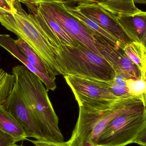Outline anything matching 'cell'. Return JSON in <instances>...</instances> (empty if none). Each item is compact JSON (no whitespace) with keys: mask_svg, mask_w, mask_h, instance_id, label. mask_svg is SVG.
<instances>
[{"mask_svg":"<svg viewBox=\"0 0 146 146\" xmlns=\"http://www.w3.org/2000/svg\"><path fill=\"white\" fill-rule=\"evenodd\" d=\"M14 6L15 26L13 33L33 50L55 80L56 76L63 73L56 61L55 49L40 26L31 15L25 11L19 0H15Z\"/></svg>","mask_w":146,"mask_h":146,"instance_id":"obj_4","label":"cell"},{"mask_svg":"<svg viewBox=\"0 0 146 146\" xmlns=\"http://www.w3.org/2000/svg\"><path fill=\"white\" fill-rule=\"evenodd\" d=\"M116 17L123 29L132 41L145 45L146 12L142 11L133 15H120Z\"/></svg>","mask_w":146,"mask_h":146,"instance_id":"obj_10","label":"cell"},{"mask_svg":"<svg viewBox=\"0 0 146 146\" xmlns=\"http://www.w3.org/2000/svg\"><path fill=\"white\" fill-rule=\"evenodd\" d=\"M110 89L114 96L118 99H127L135 98L132 96L127 87L119 86L114 80L110 81Z\"/></svg>","mask_w":146,"mask_h":146,"instance_id":"obj_20","label":"cell"},{"mask_svg":"<svg viewBox=\"0 0 146 146\" xmlns=\"http://www.w3.org/2000/svg\"><path fill=\"white\" fill-rule=\"evenodd\" d=\"M15 86L25 104L39 123L46 141L64 142L59 127V118L41 80L25 66L13 68Z\"/></svg>","mask_w":146,"mask_h":146,"instance_id":"obj_1","label":"cell"},{"mask_svg":"<svg viewBox=\"0 0 146 146\" xmlns=\"http://www.w3.org/2000/svg\"><path fill=\"white\" fill-rule=\"evenodd\" d=\"M18 142L17 140L0 130V146H11Z\"/></svg>","mask_w":146,"mask_h":146,"instance_id":"obj_21","label":"cell"},{"mask_svg":"<svg viewBox=\"0 0 146 146\" xmlns=\"http://www.w3.org/2000/svg\"><path fill=\"white\" fill-rule=\"evenodd\" d=\"M15 0H0V23L13 33L14 30Z\"/></svg>","mask_w":146,"mask_h":146,"instance_id":"obj_17","label":"cell"},{"mask_svg":"<svg viewBox=\"0 0 146 146\" xmlns=\"http://www.w3.org/2000/svg\"><path fill=\"white\" fill-rule=\"evenodd\" d=\"M127 87L130 93L141 100L146 109V73L141 74L140 78L126 80Z\"/></svg>","mask_w":146,"mask_h":146,"instance_id":"obj_18","label":"cell"},{"mask_svg":"<svg viewBox=\"0 0 146 146\" xmlns=\"http://www.w3.org/2000/svg\"><path fill=\"white\" fill-rule=\"evenodd\" d=\"M11 146H23L22 145H16V144H14L13 145H12Z\"/></svg>","mask_w":146,"mask_h":146,"instance_id":"obj_27","label":"cell"},{"mask_svg":"<svg viewBox=\"0 0 146 146\" xmlns=\"http://www.w3.org/2000/svg\"><path fill=\"white\" fill-rule=\"evenodd\" d=\"M94 37L95 45L100 56L111 65L116 73L127 80L140 78V71L128 58L123 49L115 47L97 33Z\"/></svg>","mask_w":146,"mask_h":146,"instance_id":"obj_7","label":"cell"},{"mask_svg":"<svg viewBox=\"0 0 146 146\" xmlns=\"http://www.w3.org/2000/svg\"><path fill=\"white\" fill-rule=\"evenodd\" d=\"M63 4L68 12L80 21L93 31L105 38L116 48L123 49L124 47L122 44L114 36L106 31L97 22L82 13L76 9L75 7H73L65 3V1H63Z\"/></svg>","mask_w":146,"mask_h":146,"instance_id":"obj_12","label":"cell"},{"mask_svg":"<svg viewBox=\"0 0 146 146\" xmlns=\"http://www.w3.org/2000/svg\"><path fill=\"white\" fill-rule=\"evenodd\" d=\"M15 42L18 48L30 64L35 67L40 72L48 75L53 79L51 74L44 63L36 52L25 41L18 38L17 40H15Z\"/></svg>","mask_w":146,"mask_h":146,"instance_id":"obj_16","label":"cell"},{"mask_svg":"<svg viewBox=\"0 0 146 146\" xmlns=\"http://www.w3.org/2000/svg\"><path fill=\"white\" fill-rule=\"evenodd\" d=\"M75 7L114 36L124 47L132 41L118 22L116 16L96 3H78Z\"/></svg>","mask_w":146,"mask_h":146,"instance_id":"obj_9","label":"cell"},{"mask_svg":"<svg viewBox=\"0 0 146 146\" xmlns=\"http://www.w3.org/2000/svg\"><path fill=\"white\" fill-rule=\"evenodd\" d=\"M126 80L127 79L117 73H115V75L113 79L114 81L117 85L124 87H127Z\"/></svg>","mask_w":146,"mask_h":146,"instance_id":"obj_24","label":"cell"},{"mask_svg":"<svg viewBox=\"0 0 146 146\" xmlns=\"http://www.w3.org/2000/svg\"><path fill=\"white\" fill-rule=\"evenodd\" d=\"M15 77L0 68V106H3L12 92L15 84Z\"/></svg>","mask_w":146,"mask_h":146,"instance_id":"obj_19","label":"cell"},{"mask_svg":"<svg viewBox=\"0 0 146 146\" xmlns=\"http://www.w3.org/2000/svg\"><path fill=\"white\" fill-rule=\"evenodd\" d=\"M146 124V109L144 105L122 113L106 127L96 146H125L132 144Z\"/></svg>","mask_w":146,"mask_h":146,"instance_id":"obj_5","label":"cell"},{"mask_svg":"<svg viewBox=\"0 0 146 146\" xmlns=\"http://www.w3.org/2000/svg\"><path fill=\"white\" fill-rule=\"evenodd\" d=\"M145 47H146V41L145 44Z\"/></svg>","mask_w":146,"mask_h":146,"instance_id":"obj_29","label":"cell"},{"mask_svg":"<svg viewBox=\"0 0 146 146\" xmlns=\"http://www.w3.org/2000/svg\"><path fill=\"white\" fill-rule=\"evenodd\" d=\"M143 105L136 98L120 99L108 110L90 109L79 106L78 120L69 146H96L99 137L110 122L118 115Z\"/></svg>","mask_w":146,"mask_h":146,"instance_id":"obj_2","label":"cell"},{"mask_svg":"<svg viewBox=\"0 0 146 146\" xmlns=\"http://www.w3.org/2000/svg\"><path fill=\"white\" fill-rule=\"evenodd\" d=\"M0 46L22 62L29 71L36 74L42 80L47 89L51 91L55 90L56 88L55 81L48 75L40 72L30 64L18 48L15 40L13 39L10 36L7 34H0Z\"/></svg>","mask_w":146,"mask_h":146,"instance_id":"obj_11","label":"cell"},{"mask_svg":"<svg viewBox=\"0 0 146 146\" xmlns=\"http://www.w3.org/2000/svg\"><path fill=\"white\" fill-rule=\"evenodd\" d=\"M135 3H139V4H146V0H133Z\"/></svg>","mask_w":146,"mask_h":146,"instance_id":"obj_26","label":"cell"},{"mask_svg":"<svg viewBox=\"0 0 146 146\" xmlns=\"http://www.w3.org/2000/svg\"><path fill=\"white\" fill-rule=\"evenodd\" d=\"M99 1V0H69L68 2L77 3V4L78 3H98Z\"/></svg>","mask_w":146,"mask_h":146,"instance_id":"obj_25","label":"cell"},{"mask_svg":"<svg viewBox=\"0 0 146 146\" xmlns=\"http://www.w3.org/2000/svg\"><path fill=\"white\" fill-rule=\"evenodd\" d=\"M124 53L138 68L141 74L146 73V47L142 44L133 42L124 47Z\"/></svg>","mask_w":146,"mask_h":146,"instance_id":"obj_15","label":"cell"},{"mask_svg":"<svg viewBox=\"0 0 146 146\" xmlns=\"http://www.w3.org/2000/svg\"><path fill=\"white\" fill-rule=\"evenodd\" d=\"M35 146H69L66 142H54L48 141H31Z\"/></svg>","mask_w":146,"mask_h":146,"instance_id":"obj_22","label":"cell"},{"mask_svg":"<svg viewBox=\"0 0 146 146\" xmlns=\"http://www.w3.org/2000/svg\"><path fill=\"white\" fill-rule=\"evenodd\" d=\"M54 1H65V0H54Z\"/></svg>","mask_w":146,"mask_h":146,"instance_id":"obj_28","label":"cell"},{"mask_svg":"<svg viewBox=\"0 0 146 146\" xmlns=\"http://www.w3.org/2000/svg\"><path fill=\"white\" fill-rule=\"evenodd\" d=\"M3 106L23 127L27 138H33L39 141H46L38 122L23 101L15 86Z\"/></svg>","mask_w":146,"mask_h":146,"instance_id":"obj_8","label":"cell"},{"mask_svg":"<svg viewBox=\"0 0 146 146\" xmlns=\"http://www.w3.org/2000/svg\"><path fill=\"white\" fill-rule=\"evenodd\" d=\"M133 143L141 146H146V124L139 133Z\"/></svg>","mask_w":146,"mask_h":146,"instance_id":"obj_23","label":"cell"},{"mask_svg":"<svg viewBox=\"0 0 146 146\" xmlns=\"http://www.w3.org/2000/svg\"><path fill=\"white\" fill-rule=\"evenodd\" d=\"M0 130L11 135L18 141L27 138L23 127L3 106H0Z\"/></svg>","mask_w":146,"mask_h":146,"instance_id":"obj_13","label":"cell"},{"mask_svg":"<svg viewBox=\"0 0 146 146\" xmlns=\"http://www.w3.org/2000/svg\"><path fill=\"white\" fill-rule=\"evenodd\" d=\"M55 52L63 76L72 75L109 81L115 75L105 59L79 42L76 46L61 44Z\"/></svg>","mask_w":146,"mask_h":146,"instance_id":"obj_3","label":"cell"},{"mask_svg":"<svg viewBox=\"0 0 146 146\" xmlns=\"http://www.w3.org/2000/svg\"><path fill=\"white\" fill-rule=\"evenodd\" d=\"M64 77L79 106L108 110L120 99L116 98L111 92L110 80L72 75H67Z\"/></svg>","mask_w":146,"mask_h":146,"instance_id":"obj_6","label":"cell"},{"mask_svg":"<svg viewBox=\"0 0 146 146\" xmlns=\"http://www.w3.org/2000/svg\"><path fill=\"white\" fill-rule=\"evenodd\" d=\"M98 3L116 16L133 15L142 11L135 6L133 0H99Z\"/></svg>","mask_w":146,"mask_h":146,"instance_id":"obj_14","label":"cell"}]
</instances>
